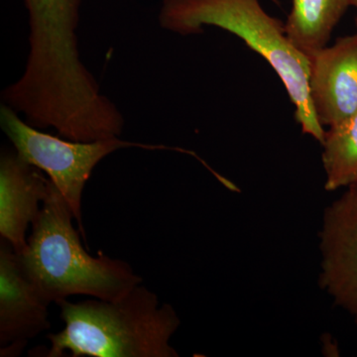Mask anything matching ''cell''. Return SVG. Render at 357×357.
<instances>
[{
    "label": "cell",
    "mask_w": 357,
    "mask_h": 357,
    "mask_svg": "<svg viewBox=\"0 0 357 357\" xmlns=\"http://www.w3.org/2000/svg\"><path fill=\"white\" fill-rule=\"evenodd\" d=\"M56 304L65 328L47 335L51 347L37 352L42 356H178L170 344L181 324L177 312L141 284L116 300Z\"/></svg>",
    "instance_id": "6da1fadb"
},
{
    "label": "cell",
    "mask_w": 357,
    "mask_h": 357,
    "mask_svg": "<svg viewBox=\"0 0 357 357\" xmlns=\"http://www.w3.org/2000/svg\"><path fill=\"white\" fill-rule=\"evenodd\" d=\"M73 211L50 181L38 217L32 223L21 265L49 304L73 295L116 300L142 278L128 263L98 253L91 256L73 227Z\"/></svg>",
    "instance_id": "7a4b0ae2"
},
{
    "label": "cell",
    "mask_w": 357,
    "mask_h": 357,
    "mask_svg": "<svg viewBox=\"0 0 357 357\" xmlns=\"http://www.w3.org/2000/svg\"><path fill=\"white\" fill-rule=\"evenodd\" d=\"M159 23L183 36L201 34L204 27L213 26L239 37L273 68L295 105L302 132L321 144L326 130L312 102L311 62L291 44L285 23L270 16L259 0H163Z\"/></svg>",
    "instance_id": "3957f363"
},
{
    "label": "cell",
    "mask_w": 357,
    "mask_h": 357,
    "mask_svg": "<svg viewBox=\"0 0 357 357\" xmlns=\"http://www.w3.org/2000/svg\"><path fill=\"white\" fill-rule=\"evenodd\" d=\"M0 126L13 143L21 159L36 167L48 176L52 184L64 196L69 204L77 227L84 234L82 222V197L84 185L96 166L117 150L140 148L144 150H180L164 145L143 144L119 139L105 138L82 142L54 136L30 126L20 114L2 105L0 107Z\"/></svg>",
    "instance_id": "277c9868"
},
{
    "label": "cell",
    "mask_w": 357,
    "mask_h": 357,
    "mask_svg": "<svg viewBox=\"0 0 357 357\" xmlns=\"http://www.w3.org/2000/svg\"><path fill=\"white\" fill-rule=\"evenodd\" d=\"M83 0H24L29 51L23 82L38 91H70L88 81L77 30Z\"/></svg>",
    "instance_id": "5b68a950"
},
{
    "label": "cell",
    "mask_w": 357,
    "mask_h": 357,
    "mask_svg": "<svg viewBox=\"0 0 357 357\" xmlns=\"http://www.w3.org/2000/svg\"><path fill=\"white\" fill-rule=\"evenodd\" d=\"M321 289L357 325V189L326 208L319 231Z\"/></svg>",
    "instance_id": "8992f818"
},
{
    "label": "cell",
    "mask_w": 357,
    "mask_h": 357,
    "mask_svg": "<svg viewBox=\"0 0 357 357\" xmlns=\"http://www.w3.org/2000/svg\"><path fill=\"white\" fill-rule=\"evenodd\" d=\"M310 93L323 126H333L357 112V32L340 37L310 59Z\"/></svg>",
    "instance_id": "52a82bcc"
},
{
    "label": "cell",
    "mask_w": 357,
    "mask_h": 357,
    "mask_svg": "<svg viewBox=\"0 0 357 357\" xmlns=\"http://www.w3.org/2000/svg\"><path fill=\"white\" fill-rule=\"evenodd\" d=\"M49 303L28 278L11 244L0 243V345L20 344L49 330Z\"/></svg>",
    "instance_id": "ba28073f"
},
{
    "label": "cell",
    "mask_w": 357,
    "mask_h": 357,
    "mask_svg": "<svg viewBox=\"0 0 357 357\" xmlns=\"http://www.w3.org/2000/svg\"><path fill=\"white\" fill-rule=\"evenodd\" d=\"M50 180L21 159L15 150L0 158V236L18 255L28 246L26 231L38 217Z\"/></svg>",
    "instance_id": "9c48e42d"
},
{
    "label": "cell",
    "mask_w": 357,
    "mask_h": 357,
    "mask_svg": "<svg viewBox=\"0 0 357 357\" xmlns=\"http://www.w3.org/2000/svg\"><path fill=\"white\" fill-rule=\"evenodd\" d=\"M351 0H292L285 23L291 44L307 59L326 48Z\"/></svg>",
    "instance_id": "30bf717a"
},
{
    "label": "cell",
    "mask_w": 357,
    "mask_h": 357,
    "mask_svg": "<svg viewBox=\"0 0 357 357\" xmlns=\"http://www.w3.org/2000/svg\"><path fill=\"white\" fill-rule=\"evenodd\" d=\"M321 146L326 191L357 185V112L330 126Z\"/></svg>",
    "instance_id": "8fae6325"
},
{
    "label": "cell",
    "mask_w": 357,
    "mask_h": 357,
    "mask_svg": "<svg viewBox=\"0 0 357 357\" xmlns=\"http://www.w3.org/2000/svg\"><path fill=\"white\" fill-rule=\"evenodd\" d=\"M351 6H354V8L356 9L357 11V0H351ZM356 32H357V14L356 18Z\"/></svg>",
    "instance_id": "7c38bea8"
},
{
    "label": "cell",
    "mask_w": 357,
    "mask_h": 357,
    "mask_svg": "<svg viewBox=\"0 0 357 357\" xmlns=\"http://www.w3.org/2000/svg\"><path fill=\"white\" fill-rule=\"evenodd\" d=\"M354 187H356V189H357V185H354Z\"/></svg>",
    "instance_id": "4fadbf2b"
}]
</instances>
